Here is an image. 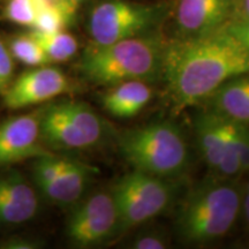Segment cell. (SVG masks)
Here are the masks:
<instances>
[{
    "label": "cell",
    "mask_w": 249,
    "mask_h": 249,
    "mask_svg": "<svg viewBox=\"0 0 249 249\" xmlns=\"http://www.w3.org/2000/svg\"><path fill=\"white\" fill-rule=\"evenodd\" d=\"M249 73V51L222 27L164 46L161 74L177 112L205 101L227 80Z\"/></svg>",
    "instance_id": "cell-1"
},
{
    "label": "cell",
    "mask_w": 249,
    "mask_h": 249,
    "mask_svg": "<svg viewBox=\"0 0 249 249\" xmlns=\"http://www.w3.org/2000/svg\"><path fill=\"white\" fill-rule=\"evenodd\" d=\"M233 179L216 177L197 185L180 208L177 230L186 244H207L231 231L242 208L244 192Z\"/></svg>",
    "instance_id": "cell-2"
},
{
    "label": "cell",
    "mask_w": 249,
    "mask_h": 249,
    "mask_svg": "<svg viewBox=\"0 0 249 249\" xmlns=\"http://www.w3.org/2000/svg\"><path fill=\"white\" fill-rule=\"evenodd\" d=\"M164 46L155 37L135 36L86 51L81 71L88 80L104 86L126 81H151L161 74Z\"/></svg>",
    "instance_id": "cell-3"
},
{
    "label": "cell",
    "mask_w": 249,
    "mask_h": 249,
    "mask_svg": "<svg viewBox=\"0 0 249 249\" xmlns=\"http://www.w3.org/2000/svg\"><path fill=\"white\" fill-rule=\"evenodd\" d=\"M121 155L135 171L160 178L178 177L188 165L182 133L170 123H155L120 133Z\"/></svg>",
    "instance_id": "cell-4"
},
{
    "label": "cell",
    "mask_w": 249,
    "mask_h": 249,
    "mask_svg": "<svg viewBox=\"0 0 249 249\" xmlns=\"http://www.w3.org/2000/svg\"><path fill=\"white\" fill-rule=\"evenodd\" d=\"M111 193L119 213V234L164 213L173 198L166 179L135 170L118 180Z\"/></svg>",
    "instance_id": "cell-5"
},
{
    "label": "cell",
    "mask_w": 249,
    "mask_h": 249,
    "mask_svg": "<svg viewBox=\"0 0 249 249\" xmlns=\"http://www.w3.org/2000/svg\"><path fill=\"white\" fill-rule=\"evenodd\" d=\"M158 11L126 0H105L92 8L89 33L95 45H107L140 36L157 18Z\"/></svg>",
    "instance_id": "cell-6"
},
{
    "label": "cell",
    "mask_w": 249,
    "mask_h": 249,
    "mask_svg": "<svg viewBox=\"0 0 249 249\" xmlns=\"http://www.w3.org/2000/svg\"><path fill=\"white\" fill-rule=\"evenodd\" d=\"M66 233L81 248L95 247L119 234V213L111 191L95 193L77 204L68 217Z\"/></svg>",
    "instance_id": "cell-7"
},
{
    "label": "cell",
    "mask_w": 249,
    "mask_h": 249,
    "mask_svg": "<svg viewBox=\"0 0 249 249\" xmlns=\"http://www.w3.org/2000/svg\"><path fill=\"white\" fill-rule=\"evenodd\" d=\"M70 90V80L59 68L43 65L21 74L2 95L6 107L18 110L50 101Z\"/></svg>",
    "instance_id": "cell-8"
},
{
    "label": "cell",
    "mask_w": 249,
    "mask_h": 249,
    "mask_svg": "<svg viewBox=\"0 0 249 249\" xmlns=\"http://www.w3.org/2000/svg\"><path fill=\"white\" fill-rule=\"evenodd\" d=\"M95 167L66 157H58L43 171L36 185L48 200L57 204H73L88 188Z\"/></svg>",
    "instance_id": "cell-9"
},
{
    "label": "cell",
    "mask_w": 249,
    "mask_h": 249,
    "mask_svg": "<svg viewBox=\"0 0 249 249\" xmlns=\"http://www.w3.org/2000/svg\"><path fill=\"white\" fill-rule=\"evenodd\" d=\"M42 143L39 112L4 121L0 124V166L51 154Z\"/></svg>",
    "instance_id": "cell-10"
},
{
    "label": "cell",
    "mask_w": 249,
    "mask_h": 249,
    "mask_svg": "<svg viewBox=\"0 0 249 249\" xmlns=\"http://www.w3.org/2000/svg\"><path fill=\"white\" fill-rule=\"evenodd\" d=\"M233 0H179L177 23L185 37L213 33L232 18Z\"/></svg>",
    "instance_id": "cell-11"
},
{
    "label": "cell",
    "mask_w": 249,
    "mask_h": 249,
    "mask_svg": "<svg viewBox=\"0 0 249 249\" xmlns=\"http://www.w3.org/2000/svg\"><path fill=\"white\" fill-rule=\"evenodd\" d=\"M38 210V198L21 173H0V224L18 225L33 219Z\"/></svg>",
    "instance_id": "cell-12"
},
{
    "label": "cell",
    "mask_w": 249,
    "mask_h": 249,
    "mask_svg": "<svg viewBox=\"0 0 249 249\" xmlns=\"http://www.w3.org/2000/svg\"><path fill=\"white\" fill-rule=\"evenodd\" d=\"M39 128L43 143L52 149L77 150L91 147L88 139L65 114L59 103L39 111Z\"/></svg>",
    "instance_id": "cell-13"
},
{
    "label": "cell",
    "mask_w": 249,
    "mask_h": 249,
    "mask_svg": "<svg viewBox=\"0 0 249 249\" xmlns=\"http://www.w3.org/2000/svg\"><path fill=\"white\" fill-rule=\"evenodd\" d=\"M233 129V121L216 112H205L196 121V138L205 163L214 171L222 160L227 141Z\"/></svg>",
    "instance_id": "cell-14"
},
{
    "label": "cell",
    "mask_w": 249,
    "mask_h": 249,
    "mask_svg": "<svg viewBox=\"0 0 249 249\" xmlns=\"http://www.w3.org/2000/svg\"><path fill=\"white\" fill-rule=\"evenodd\" d=\"M152 98V90L144 81H126L111 86L103 96V107L111 116L128 119L135 117Z\"/></svg>",
    "instance_id": "cell-15"
},
{
    "label": "cell",
    "mask_w": 249,
    "mask_h": 249,
    "mask_svg": "<svg viewBox=\"0 0 249 249\" xmlns=\"http://www.w3.org/2000/svg\"><path fill=\"white\" fill-rule=\"evenodd\" d=\"M209 98L217 114L249 126V73L227 80Z\"/></svg>",
    "instance_id": "cell-16"
},
{
    "label": "cell",
    "mask_w": 249,
    "mask_h": 249,
    "mask_svg": "<svg viewBox=\"0 0 249 249\" xmlns=\"http://www.w3.org/2000/svg\"><path fill=\"white\" fill-rule=\"evenodd\" d=\"M59 104L71 123L88 139L91 147L101 142L105 134L104 123L91 107L81 102H61Z\"/></svg>",
    "instance_id": "cell-17"
},
{
    "label": "cell",
    "mask_w": 249,
    "mask_h": 249,
    "mask_svg": "<svg viewBox=\"0 0 249 249\" xmlns=\"http://www.w3.org/2000/svg\"><path fill=\"white\" fill-rule=\"evenodd\" d=\"M35 38L38 40V43L44 50L46 57L49 59V62H62L67 61L76 53L77 40L71 34L65 33L64 30L58 31V33L44 35V34H38L33 31Z\"/></svg>",
    "instance_id": "cell-18"
},
{
    "label": "cell",
    "mask_w": 249,
    "mask_h": 249,
    "mask_svg": "<svg viewBox=\"0 0 249 249\" xmlns=\"http://www.w3.org/2000/svg\"><path fill=\"white\" fill-rule=\"evenodd\" d=\"M9 52L13 58L27 66H43L49 62L44 50L31 33L14 37L9 44Z\"/></svg>",
    "instance_id": "cell-19"
},
{
    "label": "cell",
    "mask_w": 249,
    "mask_h": 249,
    "mask_svg": "<svg viewBox=\"0 0 249 249\" xmlns=\"http://www.w3.org/2000/svg\"><path fill=\"white\" fill-rule=\"evenodd\" d=\"M54 0H9L5 8V17L20 26L33 27L37 14Z\"/></svg>",
    "instance_id": "cell-20"
},
{
    "label": "cell",
    "mask_w": 249,
    "mask_h": 249,
    "mask_svg": "<svg viewBox=\"0 0 249 249\" xmlns=\"http://www.w3.org/2000/svg\"><path fill=\"white\" fill-rule=\"evenodd\" d=\"M68 22L61 9L55 4H52L37 14L33 28L35 33L50 35L64 30Z\"/></svg>",
    "instance_id": "cell-21"
},
{
    "label": "cell",
    "mask_w": 249,
    "mask_h": 249,
    "mask_svg": "<svg viewBox=\"0 0 249 249\" xmlns=\"http://www.w3.org/2000/svg\"><path fill=\"white\" fill-rule=\"evenodd\" d=\"M14 76V61L13 55L6 48L5 43L0 39V93H4Z\"/></svg>",
    "instance_id": "cell-22"
},
{
    "label": "cell",
    "mask_w": 249,
    "mask_h": 249,
    "mask_svg": "<svg viewBox=\"0 0 249 249\" xmlns=\"http://www.w3.org/2000/svg\"><path fill=\"white\" fill-rule=\"evenodd\" d=\"M236 148L240 160L241 173L249 172V126L235 123Z\"/></svg>",
    "instance_id": "cell-23"
},
{
    "label": "cell",
    "mask_w": 249,
    "mask_h": 249,
    "mask_svg": "<svg viewBox=\"0 0 249 249\" xmlns=\"http://www.w3.org/2000/svg\"><path fill=\"white\" fill-rule=\"evenodd\" d=\"M169 247L164 235L157 232H148L139 234L130 242L133 249H165Z\"/></svg>",
    "instance_id": "cell-24"
},
{
    "label": "cell",
    "mask_w": 249,
    "mask_h": 249,
    "mask_svg": "<svg viewBox=\"0 0 249 249\" xmlns=\"http://www.w3.org/2000/svg\"><path fill=\"white\" fill-rule=\"evenodd\" d=\"M223 28L249 51V20H230Z\"/></svg>",
    "instance_id": "cell-25"
},
{
    "label": "cell",
    "mask_w": 249,
    "mask_h": 249,
    "mask_svg": "<svg viewBox=\"0 0 249 249\" xmlns=\"http://www.w3.org/2000/svg\"><path fill=\"white\" fill-rule=\"evenodd\" d=\"M85 1L86 0H54V4L61 9L67 22L71 23Z\"/></svg>",
    "instance_id": "cell-26"
},
{
    "label": "cell",
    "mask_w": 249,
    "mask_h": 249,
    "mask_svg": "<svg viewBox=\"0 0 249 249\" xmlns=\"http://www.w3.org/2000/svg\"><path fill=\"white\" fill-rule=\"evenodd\" d=\"M231 20H249V0H233Z\"/></svg>",
    "instance_id": "cell-27"
},
{
    "label": "cell",
    "mask_w": 249,
    "mask_h": 249,
    "mask_svg": "<svg viewBox=\"0 0 249 249\" xmlns=\"http://www.w3.org/2000/svg\"><path fill=\"white\" fill-rule=\"evenodd\" d=\"M7 246L6 247L7 248H18V249H27V248H36L37 246L36 244H34V242H31L29 240H22V239H18V240H12V241H8Z\"/></svg>",
    "instance_id": "cell-28"
},
{
    "label": "cell",
    "mask_w": 249,
    "mask_h": 249,
    "mask_svg": "<svg viewBox=\"0 0 249 249\" xmlns=\"http://www.w3.org/2000/svg\"><path fill=\"white\" fill-rule=\"evenodd\" d=\"M242 211H244V216L247 223V226L249 227V182L246 186V189L244 192V197H242Z\"/></svg>",
    "instance_id": "cell-29"
}]
</instances>
